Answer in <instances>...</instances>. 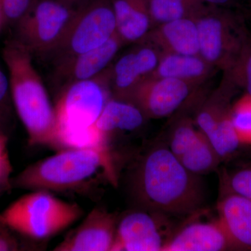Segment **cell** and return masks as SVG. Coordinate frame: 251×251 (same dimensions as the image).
<instances>
[{
  "label": "cell",
  "instance_id": "cell-1",
  "mask_svg": "<svg viewBox=\"0 0 251 251\" xmlns=\"http://www.w3.org/2000/svg\"><path fill=\"white\" fill-rule=\"evenodd\" d=\"M127 188L138 209L159 214H192L204 201L200 175L188 171L162 144L136 158L127 176Z\"/></svg>",
  "mask_w": 251,
  "mask_h": 251
},
{
  "label": "cell",
  "instance_id": "cell-2",
  "mask_svg": "<svg viewBox=\"0 0 251 251\" xmlns=\"http://www.w3.org/2000/svg\"><path fill=\"white\" fill-rule=\"evenodd\" d=\"M105 179L117 183L114 153L104 148H69L26 167L12 188L51 193L85 192Z\"/></svg>",
  "mask_w": 251,
  "mask_h": 251
},
{
  "label": "cell",
  "instance_id": "cell-3",
  "mask_svg": "<svg viewBox=\"0 0 251 251\" xmlns=\"http://www.w3.org/2000/svg\"><path fill=\"white\" fill-rule=\"evenodd\" d=\"M2 57L8 70L15 112L31 147L62 150L54 104L33 64V57L14 39L6 43Z\"/></svg>",
  "mask_w": 251,
  "mask_h": 251
},
{
  "label": "cell",
  "instance_id": "cell-4",
  "mask_svg": "<svg viewBox=\"0 0 251 251\" xmlns=\"http://www.w3.org/2000/svg\"><path fill=\"white\" fill-rule=\"evenodd\" d=\"M109 67L98 76L75 82L55 94L54 105L63 150L100 145L95 125L112 98Z\"/></svg>",
  "mask_w": 251,
  "mask_h": 251
},
{
  "label": "cell",
  "instance_id": "cell-5",
  "mask_svg": "<svg viewBox=\"0 0 251 251\" xmlns=\"http://www.w3.org/2000/svg\"><path fill=\"white\" fill-rule=\"evenodd\" d=\"M84 215L78 204L49 191H31L0 213V220L30 246L45 243L69 228Z\"/></svg>",
  "mask_w": 251,
  "mask_h": 251
},
{
  "label": "cell",
  "instance_id": "cell-6",
  "mask_svg": "<svg viewBox=\"0 0 251 251\" xmlns=\"http://www.w3.org/2000/svg\"><path fill=\"white\" fill-rule=\"evenodd\" d=\"M78 8L64 0H35L14 26L15 40L46 61L60 44Z\"/></svg>",
  "mask_w": 251,
  "mask_h": 251
},
{
  "label": "cell",
  "instance_id": "cell-7",
  "mask_svg": "<svg viewBox=\"0 0 251 251\" xmlns=\"http://www.w3.org/2000/svg\"><path fill=\"white\" fill-rule=\"evenodd\" d=\"M200 55L225 72L237 58L249 34L241 20L224 7L210 6L196 18Z\"/></svg>",
  "mask_w": 251,
  "mask_h": 251
},
{
  "label": "cell",
  "instance_id": "cell-8",
  "mask_svg": "<svg viewBox=\"0 0 251 251\" xmlns=\"http://www.w3.org/2000/svg\"><path fill=\"white\" fill-rule=\"evenodd\" d=\"M116 34L111 0H92L80 6L60 44L46 62L63 61L103 45Z\"/></svg>",
  "mask_w": 251,
  "mask_h": 251
},
{
  "label": "cell",
  "instance_id": "cell-9",
  "mask_svg": "<svg viewBox=\"0 0 251 251\" xmlns=\"http://www.w3.org/2000/svg\"><path fill=\"white\" fill-rule=\"evenodd\" d=\"M196 86L177 79L149 75L132 91L126 101L148 119L169 116L187 100Z\"/></svg>",
  "mask_w": 251,
  "mask_h": 251
},
{
  "label": "cell",
  "instance_id": "cell-10",
  "mask_svg": "<svg viewBox=\"0 0 251 251\" xmlns=\"http://www.w3.org/2000/svg\"><path fill=\"white\" fill-rule=\"evenodd\" d=\"M160 52L151 44L140 41L109 67V81L112 98L126 101L132 91L158 66Z\"/></svg>",
  "mask_w": 251,
  "mask_h": 251
},
{
  "label": "cell",
  "instance_id": "cell-11",
  "mask_svg": "<svg viewBox=\"0 0 251 251\" xmlns=\"http://www.w3.org/2000/svg\"><path fill=\"white\" fill-rule=\"evenodd\" d=\"M125 44L117 33L103 45L52 67L51 82L54 94L75 82L98 76L110 65Z\"/></svg>",
  "mask_w": 251,
  "mask_h": 251
},
{
  "label": "cell",
  "instance_id": "cell-12",
  "mask_svg": "<svg viewBox=\"0 0 251 251\" xmlns=\"http://www.w3.org/2000/svg\"><path fill=\"white\" fill-rule=\"evenodd\" d=\"M156 214L136 208L119 217L111 251H162L167 240Z\"/></svg>",
  "mask_w": 251,
  "mask_h": 251
},
{
  "label": "cell",
  "instance_id": "cell-13",
  "mask_svg": "<svg viewBox=\"0 0 251 251\" xmlns=\"http://www.w3.org/2000/svg\"><path fill=\"white\" fill-rule=\"evenodd\" d=\"M118 220L115 213L94 207L53 251H111Z\"/></svg>",
  "mask_w": 251,
  "mask_h": 251
},
{
  "label": "cell",
  "instance_id": "cell-14",
  "mask_svg": "<svg viewBox=\"0 0 251 251\" xmlns=\"http://www.w3.org/2000/svg\"><path fill=\"white\" fill-rule=\"evenodd\" d=\"M141 41L160 52L200 54L199 37L196 18H184L154 26Z\"/></svg>",
  "mask_w": 251,
  "mask_h": 251
},
{
  "label": "cell",
  "instance_id": "cell-15",
  "mask_svg": "<svg viewBox=\"0 0 251 251\" xmlns=\"http://www.w3.org/2000/svg\"><path fill=\"white\" fill-rule=\"evenodd\" d=\"M234 251L220 222L193 223L169 238L162 251Z\"/></svg>",
  "mask_w": 251,
  "mask_h": 251
},
{
  "label": "cell",
  "instance_id": "cell-16",
  "mask_svg": "<svg viewBox=\"0 0 251 251\" xmlns=\"http://www.w3.org/2000/svg\"><path fill=\"white\" fill-rule=\"evenodd\" d=\"M218 203L219 219L234 251H251V200L230 191Z\"/></svg>",
  "mask_w": 251,
  "mask_h": 251
},
{
  "label": "cell",
  "instance_id": "cell-17",
  "mask_svg": "<svg viewBox=\"0 0 251 251\" xmlns=\"http://www.w3.org/2000/svg\"><path fill=\"white\" fill-rule=\"evenodd\" d=\"M146 119L134 104L111 98L95 126L101 135L105 148L111 151L112 141L118 135L137 131L143 126Z\"/></svg>",
  "mask_w": 251,
  "mask_h": 251
},
{
  "label": "cell",
  "instance_id": "cell-18",
  "mask_svg": "<svg viewBox=\"0 0 251 251\" xmlns=\"http://www.w3.org/2000/svg\"><path fill=\"white\" fill-rule=\"evenodd\" d=\"M116 33L125 45L143 40L153 28L148 0H111Z\"/></svg>",
  "mask_w": 251,
  "mask_h": 251
},
{
  "label": "cell",
  "instance_id": "cell-19",
  "mask_svg": "<svg viewBox=\"0 0 251 251\" xmlns=\"http://www.w3.org/2000/svg\"><path fill=\"white\" fill-rule=\"evenodd\" d=\"M214 69L200 54L160 52L158 66L150 75L177 79L197 87L210 76Z\"/></svg>",
  "mask_w": 251,
  "mask_h": 251
},
{
  "label": "cell",
  "instance_id": "cell-20",
  "mask_svg": "<svg viewBox=\"0 0 251 251\" xmlns=\"http://www.w3.org/2000/svg\"><path fill=\"white\" fill-rule=\"evenodd\" d=\"M177 158L188 171L198 175L214 171L222 161L210 140L201 130L192 145Z\"/></svg>",
  "mask_w": 251,
  "mask_h": 251
},
{
  "label": "cell",
  "instance_id": "cell-21",
  "mask_svg": "<svg viewBox=\"0 0 251 251\" xmlns=\"http://www.w3.org/2000/svg\"><path fill=\"white\" fill-rule=\"evenodd\" d=\"M207 138L210 140L221 161L229 158L237 151L242 145L234 128L231 110L221 119Z\"/></svg>",
  "mask_w": 251,
  "mask_h": 251
},
{
  "label": "cell",
  "instance_id": "cell-22",
  "mask_svg": "<svg viewBox=\"0 0 251 251\" xmlns=\"http://www.w3.org/2000/svg\"><path fill=\"white\" fill-rule=\"evenodd\" d=\"M153 27L175 20L197 17L200 13L180 0H148Z\"/></svg>",
  "mask_w": 251,
  "mask_h": 251
},
{
  "label": "cell",
  "instance_id": "cell-23",
  "mask_svg": "<svg viewBox=\"0 0 251 251\" xmlns=\"http://www.w3.org/2000/svg\"><path fill=\"white\" fill-rule=\"evenodd\" d=\"M224 77L251 95V34H248L237 58L224 72Z\"/></svg>",
  "mask_w": 251,
  "mask_h": 251
},
{
  "label": "cell",
  "instance_id": "cell-24",
  "mask_svg": "<svg viewBox=\"0 0 251 251\" xmlns=\"http://www.w3.org/2000/svg\"><path fill=\"white\" fill-rule=\"evenodd\" d=\"M232 122L241 145H251V95L246 93L231 108Z\"/></svg>",
  "mask_w": 251,
  "mask_h": 251
},
{
  "label": "cell",
  "instance_id": "cell-25",
  "mask_svg": "<svg viewBox=\"0 0 251 251\" xmlns=\"http://www.w3.org/2000/svg\"><path fill=\"white\" fill-rule=\"evenodd\" d=\"M199 130H196L191 118L184 117L173 127L169 139L168 148L179 158L194 143Z\"/></svg>",
  "mask_w": 251,
  "mask_h": 251
},
{
  "label": "cell",
  "instance_id": "cell-26",
  "mask_svg": "<svg viewBox=\"0 0 251 251\" xmlns=\"http://www.w3.org/2000/svg\"><path fill=\"white\" fill-rule=\"evenodd\" d=\"M15 114L9 77L0 67V129L8 135L14 129Z\"/></svg>",
  "mask_w": 251,
  "mask_h": 251
},
{
  "label": "cell",
  "instance_id": "cell-27",
  "mask_svg": "<svg viewBox=\"0 0 251 251\" xmlns=\"http://www.w3.org/2000/svg\"><path fill=\"white\" fill-rule=\"evenodd\" d=\"M9 138V135L0 129V198L12 189L13 168L8 147Z\"/></svg>",
  "mask_w": 251,
  "mask_h": 251
},
{
  "label": "cell",
  "instance_id": "cell-28",
  "mask_svg": "<svg viewBox=\"0 0 251 251\" xmlns=\"http://www.w3.org/2000/svg\"><path fill=\"white\" fill-rule=\"evenodd\" d=\"M224 186L225 191L235 193L251 200V165L227 175Z\"/></svg>",
  "mask_w": 251,
  "mask_h": 251
},
{
  "label": "cell",
  "instance_id": "cell-29",
  "mask_svg": "<svg viewBox=\"0 0 251 251\" xmlns=\"http://www.w3.org/2000/svg\"><path fill=\"white\" fill-rule=\"evenodd\" d=\"M35 0H0L5 25L14 27L30 9Z\"/></svg>",
  "mask_w": 251,
  "mask_h": 251
},
{
  "label": "cell",
  "instance_id": "cell-30",
  "mask_svg": "<svg viewBox=\"0 0 251 251\" xmlns=\"http://www.w3.org/2000/svg\"><path fill=\"white\" fill-rule=\"evenodd\" d=\"M28 248L27 243L0 220V251H22Z\"/></svg>",
  "mask_w": 251,
  "mask_h": 251
},
{
  "label": "cell",
  "instance_id": "cell-31",
  "mask_svg": "<svg viewBox=\"0 0 251 251\" xmlns=\"http://www.w3.org/2000/svg\"><path fill=\"white\" fill-rule=\"evenodd\" d=\"M203 2L210 6L226 7L234 2V0H202Z\"/></svg>",
  "mask_w": 251,
  "mask_h": 251
},
{
  "label": "cell",
  "instance_id": "cell-32",
  "mask_svg": "<svg viewBox=\"0 0 251 251\" xmlns=\"http://www.w3.org/2000/svg\"><path fill=\"white\" fill-rule=\"evenodd\" d=\"M64 1H67L69 4H72L74 6H75V7L79 8L87 4L89 1H92V0H64Z\"/></svg>",
  "mask_w": 251,
  "mask_h": 251
},
{
  "label": "cell",
  "instance_id": "cell-33",
  "mask_svg": "<svg viewBox=\"0 0 251 251\" xmlns=\"http://www.w3.org/2000/svg\"><path fill=\"white\" fill-rule=\"evenodd\" d=\"M4 27V19H3L2 13H1V6H0V31Z\"/></svg>",
  "mask_w": 251,
  "mask_h": 251
}]
</instances>
